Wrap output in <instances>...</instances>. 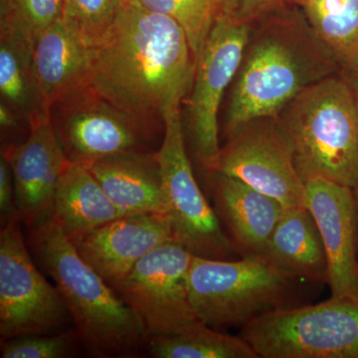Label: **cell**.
<instances>
[{"label": "cell", "instance_id": "cell-15", "mask_svg": "<svg viewBox=\"0 0 358 358\" xmlns=\"http://www.w3.org/2000/svg\"><path fill=\"white\" fill-rule=\"evenodd\" d=\"M2 155L13 171L21 222L29 229L51 217L59 181L70 164L51 120L30 126L27 140L7 148Z\"/></svg>", "mask_w": 358, "mask_h": 358}, {"label": "cell", "instance_id": "cell-9", "mask_svg": "<svg viewBox=\"0 0 358 358\" xmlns=\"http://www.w3.org/2000/svg\"><path fill=\"white\" fill-rule=\"evenodd\" d=\"M157 155L176 241L195 256L229 258L234 246L193 174L180 110L164 120V141Z\"/></svg>", "mask_w": 358, "mask_h": 358}, {"label": "cell", "instance_id": "cell-17", "mask_svg": "<svg viewBox=\"0 0 358 358\" xmlns=\"http://www.w3.org/2000/svg\"><path fill=\"white\" fill-rule=\"evenodd\" d=\"M85 166L124 215L169 216L157 152H124Z\"/></svg>", "mask_w": 358, "mask_h": 358}, {"label": "cell", "instance_id": "cell-18", "mask_svg": "<svg viewBox=\"0 0 358 358\" xmlns=\"http://www.w3.org/2000/svg\"><path fill=\"white\" fill-rule=\"evenodd\" d=\"M219 210L245 255L262 254L268 238L284 213L279 201L240 180L214 174Z\"/></svg>", "mask_w": 358, "mask_h": 358}, {"label": "cell", "instance_id": "cell-6", "mask_svg": "<svg viewBox=\"0 0 358 358\" xmlns=\"http://www.w3.org/2000/svg\"><path fill=\"white\" fill-rule=\"evenodd\" d=\"M262 358H358V303L331 296L308 307L279 308L242 326Z\"/></svg>", "mask_w": 358, "mask_h": 358}, {"label": "cell", "instance_id": "cell-19", "mask_svg": "<svg viewBox=\"0 0 358 358\" xmlns=\"http://www.w3.org/2000/svg\"><path fill=\"white\" fill-rule=\"evenodd\" d=\"M262 254L296 279L327 281L326 251L315 219L306 206L285 209Z\"/></svg>", "mask_w": 358, "mask_h": 358}, {"label": "cell", "instance_id": "cell-25", "mask_svg": "<svg viewBox=\"0 0 358 358\" xmlns=\"http://www.w3.org/2000/svg\"><path fill=\"white\" fill-rule=\"evenodd\" d=\"M128 0H64L61 20L89 48L98 46L112 29Z\"/></svg>", "mask_w": 358, "mask_h": 358}, {"label": "cell", "instance_id": "cell-28", "mask_svg": "<svg viewBox=\"0 0 358 358\" xmlns=\"http://www.w3.org/2000/svg\"><path fill=\"white\" fill-rule=\"evenodd\" d=\"M294 0H219L218 13L242 23H251L278 7Z\"/></svg>", "mask_w": 358, "mask_h": 358}, {"label": "cell", "instance_id": "cell-27", "mask_svg": "<svg viewBox=\"0 0 358 358\" xmlns=\"http://www.w3.org/2000/svg\"><path fill=\"white\" fill-rule=\"evenodd\" d=\"M81 343L76 329L55 334H28L1 341L2 358H64L76 352Z\"/></svg>", "mask_w": 358, "mask_h": 358}, {"label": "cell", "instance_id": "cell-11", "mask_svg": "<svg viewBox=\"0 0 358 358\" xmlns=\"http://www.w3.org/2000/svg\"><path fill=\"white\" fill-rule=\"evenodd\" d=\"M249 33L250 23L218 13L196 62L189 100L190 141L200 166L213 174L221 150L219 108L241 65Z\"/></svg>", "mask_w": 358, "mask_h": 358}, {"label": "cell", "instance_id": "cell-29", "mask_svg": "<svg viewBox=\"0 0 358 358\" xmlns=\"http://www.w3.org/2000/svg\"><path fill=\"white\" fill-rule=\"evenodd\" d=\"M0 218L1 226L20 218L13 171L8 160L2 155L0 157Z\"/></svg>", "mask_w": 358, "mask_h": 358}, {"label": "cell", "instance_id": "cell-26", "mask_svg": "<svg viewBox=\"0 0 358 358\" xmlns=\"http://www.w3.org/2000/svg\"><path fill=\"white\" fill-rule=\"evenodd\" d=\"M145 8L178 21L185 29L195 60H199L205 41L219 11V0H136Z\"/></svg>", "mask_w": 358, "mask_h": 358}, {"label": "cell", "instance_id": "cell-10", "mask_svg": "<svg viewBox=\"0 0 358 358\" xmlns=\"http://www.w3.org/2000/svg\"><path fill=\"white\" fill-rule=\"evenodd\" d=\"M227 138L215 173L240 179L279 200L285 208L305 206V182L296 169L291 138L279 117L251 120Z\"/></svg>", "mask_w": 358, "mask_h": 358}, {"label": "cell", "instance_id": "cell-4", "mask_svg": "<svg viewBox=\"0 0 358 358\" xmlns=\"http://www.w3.org/2000/svg\"><path fill=\"white\" fill-rule=\"evenodd\" d=\"M294 148L303 182L324 178L355 187L358 178V110L341 73L299 94L278 115Z\"/></svg>", "mask_w": 358, "mask_h": 358}, {"label": "cell", "instance_id": "cell-24", "mask_svg": "<svg viewBox=\"0 0 358 358\" xmlns=\"http://www.w3.org/2000/svg\"><path fill=\"white\" fill-rule=\"evenodd\" d=\"M64 0H0V35L34 48L40 35L62 15Z\"/></svg>", "mask_w": 358, "mask_h": 358}, {"label": "cell", "instance_id": "cell-8", "mask_svg": "<svg viewBox=\"0 0 358 358\" xmlns=\"http://www.w3.org/2000/svg\"><path fill=\"white\" fill-rule=\"evenodd\" d=\"M192 257L183 245L167 242L141 259L114 289L140 320L148 341L203 324L188 294Z\"/></svg>", "mask_w": 358, "mask_h": 358}, {"label": "cell", "instance_id": "cell-32", "mask_svg": "<svg viewBox=\"0 0 358 358\" xmlns=\"http://www.w3.org/2000/svg\"><path fill=\"white\" fill-rule=\"evenodd\" d=\"M353 195H355V205H357V220H358V178L355 187L352 188Z\"/></svg>", "mask_w": 358, "mask_h": 358}, {"label": "cell", "instance_id": "cell-12", "mask_svg": "<svg viewBox=\"0 0 358 358\" xmlns=\"http://www.w3.org/2000/svg\"><path fill=\"white\" fill-rule=\"evenodd\" d=\"M50 120L71 164L89 166L112 155L148 152V133L91 88L52 107Z\"/></svg>", "mask_w": 358, "mask_h": 358}, {"label": "cell", "instance_id": "cell-20", "mask_svg": "<svg viewBox=\"0 0 358 358\" xmlns=\"http://www.w3.org/2000/svg\"><path fill=\"white\" fill-rule=\"evenodd\" d=\"M52 216L72 239L124 214L110 201L88 167L70 162L59 181Z\"/></svg>", "mask_w": 358, "mask_h": 358}, {"label": "cell", "instance_id": "cell-1", "mask_svg": "<svg viewBox=\"0 0 358 358\" xmlns=\"http://www.w3.org/2000/svg\"><path fill=\"white\" fill-rule=\"evenodd\" d=\"M196 60L185 29L171 16L128 0L93 49L90 88L155 134L180 110L192 89Z\"/></svg>", "mask_w": 358, "mask_h": 358}, {"label": "cell", "instance_id": "cell-3", "mask_svg": "<svg viewBox=\"0 0 358 358\" xmlns=\"http://www.w3.org/2000/svg\"><path fill=\"white\" fill-rule=\"evenodd\" d=\"M35 262L64 300L81 345L92 357H131L148 338L133 310L88 265L53 216L28 229Z\"/></svg>", "mask_w": 358, "mask_h": 358}, {"label": "cell", "instance_id": "cell-13", "mask_svg": "<svg viewBox=\"0 0 358 358\" xmlns=\"http://www.w3.org/2000/svg\"><path fill=\"white\" fill-rule=\"evenodd\" d=\"M305 206L322 237L331 296L358 303V220L352 188L324 178L305 182Z\"/></svg>", "mask_w": 358, "mask_h": 358}, {"label": "cell", "instance_id": "cell-5", "mask_svg": "<svg viewBox=\"0 0 358 358\" xmlns=\"http://www.w3.org/2000/svg\"><path fill=\"white\" fill-rule=\"evenodd\" d=\"M296 279L263 254H250L236 261L193 255L188 294L193 310L207 327L244 326L282 308Z\"/></svg>", "mask_w": 358, "mask_h": 358}, {"label": "cell", "instance_id": "cell-30", "mask_svg": "<svg viewBox=\"0 0 358 358\" xmlns=\"http://www.w3.org/2000/svg\"><path fill=\"white\" fill-rule=\"evenodd\" d=\"M20 115L6 102L0 103V124L3 129H13L18 126Z\"/></svg>", "mask_w": 358, "mask_h": 358}, {"label": "cell", "instance_id": "cell-2", "mask_svg": "<svg viewBox=\"0 0 358 358\" xmlns=\"http://www.w3.org/2000/svg\"><path fill=\"white\" fill-rule=\"evenodd\" d=\"M339 73L334 54L296 2L263 14L250 23L226 113V134L257 117H278L301 92Z\"/></svg>", "mask_w": 358, "mask_h": 358}, {"label": "cell", "instance_id": "cell-22", "mask_svg": "<svg viewBox=\"0 0 358 358\" xmlns=\"http://www.w3.org/2000/svg\"><path fill=\"white\" fill-rule=\"evenodd\" d=\"M341 68L358 58V0H294Z\"/></svg>", "mask_w": 358, "mask_h": 358}, {"label": "cell", "instance_id": "cell-31", "mask_svg": "<svg viewBox=\"0 0 358 358\" xmlns=\"http://www.w3.org/2000/svg\"><path fill=\"white\" fill-rule=\"evenodd\" d=\"M352 90L353 99L358 110V58L348 69L341 72Z\"/></svg>", "mask_w": 358, "mask_h": 358}, {"label": "cell", "instance_id": "cell-7", "mask_svg": "<svg viewBox=\"0 0 358 358\" xmlns=\"http://www.w3.org/2000/svg\"><path fill=\"white\" fill-rule=\"evenodd\" d=\"M20 218L0 231V338L59 333L73 320L30 253Z\"/></svg>", "mask_w": 358, "mask_h": 358}, {"label": "cell", "instance_id": "cell-16", "mask_svg": "<svg viewBox=\"0 0 358 358\" xmlns=\"http://www.w3.org/2000/svg\"><path fill=\"white\" fill-rule=\"evenodd\" d=\"M33 71L49 110L90 88L93 49L66 27L61 17L40 35L33 49Z\"/></svg>", "mask_w": 358, "mask_h": 358}, {"label": "cell", "instance_id": "cell-23", "mask_svg": "<svg viewBox=\"0 0 358 358\" xmlns=\"http://www.w3.org/2000/svg\"><path fill=\"white\" fill-rule=\"evenodd\" d=\"M148 346L159 358L258 357L242 336L222 334L204 324L178 336L150 338Z\"/></svg>", "mask_w": 358, "mask_h": 358}, {"label": "cell", "instance_id": "cell-21", "mask_svg": "<svg viewBox=\"0 0 358 358\" xmlns=\"http://www.w3.org/2000/svg\"><path fill=\"white\" fill-rule=\"evenodd\" d=\"M33 49L23 42L0 35V92L2 100L28 126L50 119L33 71Z\"/></svg>", "mask_w": 358, "mask_h": 358}, {"label": "cell", "instance_id": "cell-14", "mask_svg": "<svg viewBox=\"0 0 358 358\" xmlns=\"http://www.w3.org/2000/svg\"><path fill=\"white\" fill-rule=\"evenodd\" d=\"M69 240L85 262L115 289L141 259L176 237L169 216L134 214Z\"/></svg>", "mask_w": 358, "mask_h": 358}]
</instances>
